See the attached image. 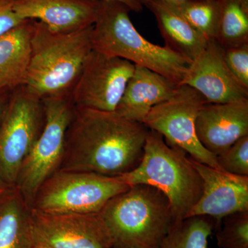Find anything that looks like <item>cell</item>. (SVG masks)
I'll return each instance as SVG.
<instances>
[{"label":"cell","mask_w":248,"mask_h":248,"mask_svg":"<svg viewBox=\"0 0 248 248\" xmlns=\"http://www.w3.org/2000/svg\"><path fill=\"white\" fill-rule=\"evenodd\" d=\"M197 138L210 153L218 156L240 139L248 135V99L207 103L195 122Z\"/></svg>","instance_id":"obj_14"},{"label":"cell","mask_w":248,"mask_h":248,"mask_svg":"<svg viewBox=\"0 0 248 248\" xmlns=\"http://www.w3.org/2000/svg\"><path fill=\"white\" fill-rule=\"evenodd\" d=\"M220 169L231 174L248 177V135L217 156Z\"/></svg>","instance_id":"obj_24"},{"label":"cell","mask_w":248,"mask_h":248,"mask_svg":"<svg viewBox=\"0 0 248 248\" xmlns=\"http://www.w3.org/2000/svg\"><path fill=\"white\" fill-rule=\"evenodd\" d=\"M42 102L45 125L23 163L16 186L31 208L39 187L60 169L67 129L74 115L71 98H53Z\"/></svg>","instance_id":"obj_8"},{"label":"cell","mask_w":248,"mask_h":248,"mask_svg":"<svg viewBox=\"0 0 248 248\" xmlns=\"http://www.w3.org/2000/svg\"><path fill=\"white\" fill-rule=\"evenodd\" d=\"M2 190H1V189H0V192H1V191Z\"/></svg>","instance_id":"obj_32"},{"label":"cell","mask_w":248,"mask_h":248,"mask_svg":"<svg viewBox=\"0 0 248 248\" xmlns=\"http://www.w3.org/2000/svg\"><path fill=\"white\" fill-rule=\"evenodd\" d=\"M32 248H50L41 244H35Z\"/></svg>","instance_id":"obj_31"},{"label":"cell","mask_w":248,"mask_h":248,"mask_svg":"<svg viewBox=\"0 0 248 248\" xmlns=\"http://www.w3.org/2000/svg\"><path fill=\"white\" fill-rule=\"evenodd\" d=\"M33 22L26 19L0 36V93L12 92L24 84L30 60Z\"/></svg>","instance_id":"obj_18"},{"label":"cell","mask_w":248,"mask_h":248,"mask_svg":"<svg viewBox=\"0 0 248 248\" xmlns=\"http://www.w3.org/2000/svg\"><path fill=\"white\" fill-rule=\"evenodd\" d=\"M170 4L207 40H215L218 22L217 0H186Z\"/></svg>","instance_id":"obj_22"},{"label":"cell","mask_w":248,"mask_h":248,"mask_svg":"<svg viewBox=\"0 0 248 248\" xmlns=\"http://www.w3.org/2000/svg\"><path fill=\"white\" fill-rule=\"evenodd\" d=\"M129 187L120 176L59 170L39 187L32 208L50 213H99Z\"/></svg>","instance_id":"obj_6"},{"label":"cell","mask_w":248,"mask_h":248,"mask_svg":"<svg viewBox=\"0 0 248 248\" xmlns=\"http://www.w3.org/2000/svg\"><path fill=\"white\" fill-rule=\"evenodd\" d=\"M185 152L169 146L160 134L148 130L138 166L120 176L129 186L147 185L169 200L175 221L187 218L202 196L203 182Z\"/></svg>","instance_id":"obj_5"},{"label":"cell","mask_w":248,"mask_h":248,"mask_svg":"<svg viewBox=\"0 0 248 248\" xmlns=\"http://www.w3.org/2000/svg\"><path fill=\"white\" fill-rule=\"evenodd\" d=\"M213 220L194 216L174 222L159 248H208L209 238L217 226Z\"/></svg>","instance_id":"obj_21"},{"label":"cell","mask_w":248,"mask_h":248,"mask_svg":"<svg viewBox=\"0 0 248 248\" xmlns=\"http://www.w3.org/2000/svg\"><path fill=\"white\" fill-rule=\"evenodd\" d=\"M178 86L156 72L135 65L115 111L128 120L143 124L151 109L172 97Z\"/></svg>","instance_id":"obj_16"},{"label":"cell","mask_w":248,"mask_h":248,"mask_svg":"<svg viewBox=\"0 0 248 248\" xmlns=\"http://www.w3.org/2000/svg\"><path fill=\"white\" fill-rule=\"evenodd\" d=\"M141 1V4H144L146 1H150V0H140ZM160 1H165V2H169V3H177V2H181V1H186V0H160Z\"/></svg>","instance_id":"obj_29"},{"label":"cell","mask_w":248,"mask_h":248,"mask_svg":"<svg viewBox=\"0 0 248 248\" xmlns=\"http://www.w3.org/2000/svg\"><path fill=\"white\" fill-rule=\"evenodd\" d=\"M32 208L16 186L0 192V248H32Z\"/></svg>","instance_id":"obj_19"},{"label":"cell","mask_w":248,"mask_h":248,"mask_svg":"<svg viewBox=\"0 0 248 248\" xmlns=\"http://www.w3.org/2000/svg\"><path fill=\"white\" fill-rule=\"evenodd\" d=\"M101 1H117L125 5L130 11L133 12H141L143 9V4L140 0H101Z\"/></svg>","instance_id":"obj_27"},{"label":"cell","mask_w":248,"mask_h":248,"mask_svg":"<svg viewBox=\"0 0 248 248\" xmlns=\"http://www.w3.org/2000/svg\"><path fill=\"white\" fill-rule=\"evenodd\" d=\"M179 85L190 86L213 104L248 99V91L232 75L225 62L223 48L215 39L208 40L203 51L191 62Z\"/></svg>","instance_id":"obj_13"},{"label":"cell","mask_w":248,"mask_h":248,"mask_svg":"<svg viewBox=\"0 0 248 248\" xmlns=\"http://www.w3.org/2000/svg\"><path fill=\"white\" fill-rule=\"evenodd\" d=\"M216 233L218 248H248V210L222 218Z\"/></svg>","instance_id":"obj_23"},{"label":"cell","mask_w":248,"mask_h":248,"mask_svg":"<svg viewBox=\"0 0 248 248\" xmlns=\"http://www.w3.org/2000/svg\"><path fill=\"white\" fill-rule=\"evenodd\" d=\"M246 11H248V0H239Z\"/></svg>","instance_id":"obj_30"},{"label":"cell","mask_w":248,"mask_h":248,"mask_svg":"<svg viewBox=\"0 0 248 248\" xmlns=\"http://www.w3.org/2000/svg\"><path fill=\"white\" fill-rule=\"evenodd\" d=\"M207 103L196 90L179 85L172 97L151 109L143 124L148 130L160 134L171 146L188 153L191 159L221 169L217 156L201 144L196 134L197 115Z\"/></svg>","instance_id":"obj_9"},{"label":"cell","mask_w":248,"mask_h":248,"mask_svg":"<svg viewBox=\"0 0 248 248\" xmlns=\"http://www.w3.org/2000/svg\"><path fill=\"white\" fill-rule=\"evenodd\" d=\"M112 248H159L175 220L166 196L147 185L130 186L99 212Z\"/></svg>","instance_id":"obj_4"},{"label":"cell","mask_w":248,"mask_h":248,"mask_svg":"<svg viewBox=\"0 0 248 248\" xmlns=\"http://www.w3.org/2000/svg\"><path fill=\"white\" fill-rule=\"evenodd\" d=\"M8 93L9 92L0 93V125H1L3 116H4L6 106L9 102L10 94H11Z\"/></svg>","instance_id":"obj_28"},{"label":"cell","mask_w":248,"mask_h":248,"mask_svg":"<svg viewBox=\"0 0 248 248\" xmlns=\"http://www.w3.org/2000/svg\"><path fill=\"white\" fill-rule=\"evenodd\" d=\"M203 182L202 196L187 217L206 216L219 223L248 210V177L231 174L191 159Z\"/></svg>","instance_id":"obj_12"},{"label":"cell","mask_w":248,"mask_h":248,"mask_svg":"<svg viewBox=\"0 0 248 248\" xmlns=\"http://www.w3.org/2000/svg\"><path fill=\"white\" fill-rule=\"evenodd\" d=\"M130 12L120 2L101 1L91 32L93 50L148 68L180 84L190 62L166 46L147 40L133 25Z\"/></svg>","instance_id":"obj_3"},{"label":"cell","mask_w":248,"mask_h":248,"mask_svg":"<svg viewBox=\"0 0 248 248\" xmlns=\"http://www.w3.org/2000/svg\"><path fill=\"white\" fill-rule=\"evenodd\" d=\"M45 122L42 100L23 86L10 94L0 125V189L16 186L24 160Z\"/></svg>","instance_id":"obj_7"},{"label":"cell","mask_w":248,"mask_h":248,"mask_svg":"<svg viewBox=\"0 0 248 248\" xmlns=\"http://www.w3.org/2000/svg\"><path fill=\"white\" fill-rule=\"evenodd\" d=\"M153 14L165 46L190 63L206 47L208 40L189 24L172 4L160 0H150L143 7Z\"/></svg>","instance_id":"obj_17"},{"label":"cell","mask_w":248,"mask_h":248,"mask_svg":"<svg viewBox=\"0 0 248 248\" xmlns=\"http://www.w3.org/2000/svg\"><path fill=\"white\" fill-rule=\"evenodd\" d=\"M92 29L55 32L34 20L30 60L22 86L41 100L71 98L93 50Z\"/></svg>","instance_id":"obj_2"},{"label":"cell","mask_w":248,"mask_h":248,"mask_svg":"<svg viewBox=\"0 0 248 248\" xmlns=\"http://www.w3.org/2000/svg\"><path fill=\"white\" fill-rule=\"evenodd\" d=\"M223 57L235 79L248 91V44L223 49Z\"/></svg>","instance_id":"obj_25"},{"label":"cell","mask_w":248,"mask_h":248,"mask_svg":"<svg viewBox=\"0 0 248 248\" xmlns=\"http://www.w3.org/2000/svg\"><path fill=\"white\" fill-rule=\"evenodd\" d=\"M34 242L50 248H112L99 213H50L32 208Z\"/></svg>","instance_id":"obj_11"},{"label":"cell","mask_w":248,"mask_h":248,"mask_svg":"<svg viewBox=\"0 0 248 248\" xmlns=\"http://www.w3.org/2000/svg\"><path fill=\"white\" fill-rule=\"evenodd\" d=\"M135 67L127 60L107 57L93 50L71 93L73 106L114 112Z\"/></svg>","instance_id":"obj_10"},{"label":"cell","mask_w":248,"mask_h":248,"mask_svg":"<svg viewBox=\"0 0 248 248\" xmlns=\"http://www.w3.org/2000/svg\"><path fill=\"white\" fill-rule=\"evenodd\" d=\"M101 0H16L14 9L23 19L45 24L55 32H69L92 27Z\"/></svg>","instance_id":"obj_15"},{"label":"cell","mask_w":248,"mask_h":248,"mask_svg":"<svg viewBox=\"0 0 248 248\" xmlns=\"http://www.w3.org/2000/svg\"><path fill=\"white\" fill-rule=\"evenodd\" d=\"M148 130L116 111L75 107L60 170L111 177L130 172L141 161Z\"/></svg>","instance_id":"obj_1"},{"label":"cell","mask_w":248,"mask_h":248,"mask_svg":"<svg viewBox=\"0 0 248 248\" xmlns=\"http://www.w3.org/2000/svg\"><path fill=\"white\" fill-rule=\"evenodd\" d=\"M15 1L16 0H0V36L26 20L19 17L15 11Z\"/></svg>","instance_id":"obj_26"},{"label":"cell","mask_w":248,"mask_h":248,"mask_svg":"<svg viewBox=\"0 0 248 248\" xmlns=\"http://www.w3.org/2000/svg\"><path fill=\"white\" fill-rule=\"evenodd\" d=\"M218 22L216 40L223 49L248 44V11L239 0H217Z\"/></svg>","instance_id":"obj_20"}]
</instances>
